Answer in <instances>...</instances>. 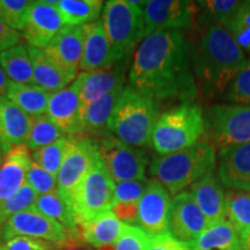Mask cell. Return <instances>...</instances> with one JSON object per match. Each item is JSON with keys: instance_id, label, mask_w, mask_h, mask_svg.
Returning <instances> with one entry per match:
<instances>
[{"instance_id": "obj_15", "label": "cell", "mask_w": 250, "mask_h": 250, "mask_svg": "<svg viewBox=\"0 0 250 250\" xmlns=\"http://www.w3.org/2000/svg\"><path fill=\"white\" fill-rule=\"evenodd\" d=\"M57 1H33L22 29L28 45L44 50L59 30L64 27L61 14L56 8Z\"/></svg>"}, {"instance_id": "obj_18", "label": "cell", "mask_w": 250, "mask_h": 250, "mask_svg": "<svg viewBox=\"0 0 250 250\" xmlns=\"http://www.w3.org/2000/svg\"><path fill=\"white\" fill-rule=\"evenodd\" d=\"M85 44V27L64 26L43 50L62 68L78 76Z\"/></svg>"}, {"instance_id": "obj_12", "label": "cell", "mask_w": 250, "mask_h": 250, "mask_svg": "<svg viewBox=\"0 0 250 250\" xmlns=\"http://www.w3.org/2000/svg\"><path fill=\"white\" fill-rule=\"evenodd\" d=\"M144 39L164 30H188L192 23L189 1L183 0H151L143 7Z\"/></svg>"}, {"instance_id": "obj_5", "label": "cell", "mask_w": 250, "mask_h": 250, "mask_svg": "<svg viewBox=\"0 0 250 250\" xmlns=\"http://www.w3.org/2000/svg\"><path fill=\"white\" fill-rule=\"evenodd\" d=\"M204 115L193 102L181 103L159 116L152 133L151 146L159 155L179 152L201 140Z\"/></svg>"}, {"instance_id": "obj_17", "label": "cell", "mask_w": 250, "mask_h": 250, "mask_svg": "<svg viewBox=\"0 0 250 250\" xmlns=\"http://www.w3.org/2000/svg\"><path fill=\"white\" fill-rule=\"evenodd\" d=\"M218 177L228 189L250 192V143L219 151Z\"/></svg>"}, {"instance_id": "obj_27", "label": "cell", "mask_w": 250, "mask_h": 250, "mask_svg": "<svg viewBox=\"0 0 250 250\" xmlns=\"http://www.w3.org/2000/svg\"><path fill=\"white\" fill-rule=\"evenodd\" d=\"M189 246L191 250H243L242 237L226 219L206 227Z\"/></svg>"}, {"instance_id": "obj_43", "label": "cell", "mask_w": 250, "mask_h": 250, "mask_svg": "<svg viewBox=\"0 0 250 250\" xmlns=\"http://www.w3.org/2000/svg\"><path fill=\"white\" fill-rule=\"evenodd\" d=\"M61 247L62 246L27 236H15L0 243V250H61Z\"/></svg>"}, {"instance_id": "obj_51", "label": "cell", "mask_w": 250, "mask_h": 250, "mask_svg": "<svg viewBox=\"0 0 250 250\" xmlns=\"http://www.w3.org/2000/svg\"><path fill=\"white\" fill-rule=\"evenodd\" d=\"M1 161H2V158H0V165H1Z\"/></svg>"}, {"instance_id": "obj_26", "label": "cell", "mask_w": 250, "mask_h": 250, "mask_svg": "<svg viewBox=\"0 0 250 250\" xmlns=\"http://www.w3.org/2000/svg\"><path fill=\"white\" fill-rule=\"evenodd\" d=\"M125 225L112 211L103 212L80 227L83 229L81 236L83 241L96 249L114 246L124 230Z\"/></svg>"}, {"instance_id": "obj_33", "label": "cell", "mask_w": 250, "mask_h": 250, "mask_svg": "<svg viewBox=\"0 0 250 250\" xmlns=\"http://www.w3.org/2000/svg\"><path fill=\"white\" fill-rule=\"evenodd\" d=\"M72 138L73 136H62L48 146L31 151V160L50 174L57 176L62 161L71 147Z\"/></svg>"}, {"instance_id": "obj_45", "label": "cell", "mask_w": 250, "mask_h": 250, "mask_svg": "<svg viewBox=\"0 0 250 250\" xmlns=\"http://www.w3.org/2000/svg\"><path fill=\"white\" fill-rule=\"evenodd\" d=\"M20 33L12 29L0 19V52L5 51L12 46L20 44Z\"/></svg>"}, {"instance_id": "obj_46", "label": "cell", "mask_w": 250, "mask_h": 250, "mask_svg": "<svg viewBox=\"0 0 250 250\" xmlns=\"http://www.w3.org/2000/svg\"><path fill=\"white\" fill-rule=\"evenodd\" d=\"M111 211L123 223L129 225L137 224L138 204H115Z\"/></svg>"}, {"instance_id": "obj_22", "label": "cell", "mask_w": 250, "mask_h": 250, "mask_svg": "<svg viewBox=\"0 0 250 250\" xmlns=\"http://www.w3.org/2000/svg\"><path fill=\"white\" fill-rule=\"evenodd\" d=\"M190 192L199 210L204 214L208 226L225 220V196L223 183L213 171L208 173L191 184Z\"/></svg>"}, {"instance_id": "obj_30", "label": "cell", "mask_w": 250, "mask_h": 250, "mask_svg": "<svg viewBox=\"0 0 250 250\" xmlns=\"http://www.w3.org/2000/svg\"><path fill=\"white\" fill-rule=\"evenodd\" d=\"M103 2L100 0H59L56 8L64 26H85L98 21Z\"/></svg>"}, {"instance_id": "obj_7", "label": "cell", "mask_w": 250, "mask_h": 250, "mask_svg": "<svg viewBox=\"0 0 250 250\" xmlns=\"http://www.w3.org/2000/svg\"><path fill=\"white\" fill-rule=\"evenodd\" d=\"M115 186L116 182L99 154L72 198V208L80 227L103 212L112 210Z\"/></svg>"}, {"instance_id": "obj_10", "label": "cell", "mask_w": 250, "mask_h": 250, "mask_svg": "<svg viewBox=\"0 0 250 250\" xmlns=\"http://www.w3.org/2000/svg\"><path fill=\"white\" fill-rule=\"evenodd\" d=\"M98 145L103 164L115 182L146 179L148 156L142 148L126 145L111 134L98 140Z\"/></svg>"}, {"instance_id": "obj_50", "label": "cell", "mask_w": 250, "mask_h": 250, "mask_svg": "<svg viewBox=\"0 0 250 250\" xmlns=\"http://www.w3.org/2000/svg\"><path fill=\"white\" fill-rule=\"evenodd\" d=\"M0 158H4V151H2V144L0 140Z\"/></svg>"}, {"instance_id": "obj_11", "label": "cell", "mask_w": 250, "mask_h": 250, "mask_svg": "<svg viewBox=\"0 0 250 250\" xmlns=\"http://www.w3.org/2000/svg\"><path fill=\"white\" fill-rule=\"evenodd\" d=\"M15 236L33 237L61 246L66 245L71 239L58 221L34 210L20 212L0 226V243Z\"/></svg>"}, {"instance_id": "obj_25", "label": "cell", "mask_w": 250, "mask_h": 250, "mask_svg": "<svg viewBox=\"0 0 250 250\" xmlns=\"http://www.w3.org/2000/svg\"><path fill=\"white\" fill-rule=\"evenodd\" d=\"M123 89L124 87L115 89L114 92L90 103L87 107L81 123V134H83V137L92 136L104 138L110 134L108 131V123Z\"/></svg>"}, {"instance_id": "obj_48", "label": "cell", "mask_w": 250, "mask_h": 250, "mask_svg": "<svg viewBox=\"0 0 250 250\" xmlns=\"http://www.w3.org/2000/svg\"><path fill=\"white\" fill-rule=\"evenodd\" d=\"M243 250H250V229L242 236Z\"/></svg>"}, {"instance_id": "obj_3", "label": "cell", "mask_w": 250, "mask_h": 250, "mask_svg": "<svg viewBox=\"0 0 250 250\" xmlns=\"http://www.w3.org/2000/svg\"><path fill=\"white\" fill-rule=\"evenodd\" d=\"M160 107L151 96L129 85L124 87L108 123V131L126 145L137 148L151 146L152 133Z\"/></svg>"}, {"instance_id": "obj_41", "label": "cell", "mask_w": 250, "mask_h": 250, "mask_svg": "<svg viewBox=\"0 0 250 250\" xmlns=\"http://www.w3.org/2000/svg\"><path fill=\"white\" fill-rule=\"evenodd\" d=\"M151 236L134 225L126 224L114 245L115 250H148Z\"/></svg>"}, {"instance_id": "obj_29", "label": "cell", "mask_w": 250, "mask_h": 250, "mask_svg": "<svg viewBox=\"0 0 250 250\" xmlns=\"http://www.w3.org/2000/svg\"><path fill=\"white\" fill-rule=\"evenodd\" d=\"M30 210L39 212L45 217L58 221L67 230L70 237L77 239L79 235L80 226L77 220L76 213H74L73 208L58 195L57 190L51 193L39 196Z\"/></svg>"}, {"instance_id": "obj_35", "label": "cell", "mask_w": 250, "mask_h": 250, "mask_svg": "<svg viewBox=\"0 0 250 250\" xmlns=\"http://www.w3.org/2000/svg\"><path fill=\"white\" fill-rule=\"evenodd\" d=\"M226 29L241 48L246 57L250 58V0L242 1Z\"/></svg>"}, {"instance_id": "obj_24", "label": "cell", "mask_w": 250, "mask_h": 250, "mask_svg": "<svg viewBox=\"0 0 250 250\" xmlns=\"http://www.w3.org/2000/svg\"><path fill=\"white\" fill-rule=\"evenodd\" d=\"M33 64V83L50 93L66 88L77 79V74L71 73L45 55L43 50L27 45Z\"/></svg>"}, {"instance_id": "obj_36", "label": "cell", "mask_w": 250, "mask_h": 250, "mask_svg": "<svg viewBox=\"0 0 250 250\" xmlns=\"http://www.w3.org/2000/svg\"><path fill=\"white\" fill-rule=\"evenodd\" d=\"M223 99L235 104L250 105V61L243 65L225 90Z\"/></svg>"}, {"instance_id": "obj_31", "label": "cell", "mask_w": 250, "mask_h": 250, "mask_svg": "<svg viewBox=\"0 0 250 250\" xmlns=\"http://www.w3.org/2000/svg\"><path fill=\"white\" fill-rule=\"evenodd\" d=\"M0 65L12 83H33V64L27 45L18 44L0 52Z\"/></svg>"}, {"instance_id": "obj_34", "label": "cell", "mask_w": 250, "mask_h": 250, "mask_svg": "<svg viewBox=\"0 0 250 250\" xmlns=\"http://www.w3.org/2000/svg\"><path fill=\"white\" fill-rule=\"evenodd\" d=\"M65 136L61 129L45 115L31 117V126L27 139V147L29 151L44 147Z\"/></svg>"}, {"instance_id": "obj_49", "label": "cell", "mask_w": 250, "mask_h": 250, "mask_svg": "<svg viewBox=\"0 0 250 250\" xmlns=\"http://www.w3.org/2000/svg\"><path fill=\"white\" fill-rule=\"evenodd\" d=\"M98 250H115L114 246H107V247H101V248H99Z\"/></svg>"}, {"instance_id": "obj_47", "label": "cell", "mask_w": 250, "mask_h": 250, "mask_svg": "<svg viewBox=\"0 0 250 250\" xmlns=\"http://www.w3.org/2000/svg\"><path fill=\"white\" fill-rule=\"evenodd\" d=\"M9 83H11V80L6 76L5 71L2 70L1 65H0V96H6V92H7Z\"/></svg>"}, {"instance_id": "obj_19", "label": "cell", "mask_w": 250, "mask_h": 250, "mask_svg": "<svg viewBox=\"0 0 250 250\" xmlns=\"http://www.w3.org/2000/svg\"><path fill=\"white\" fill-rule=\"evenodd\" d=\"M83 27L85 44L80 62L81 71L90 73L94 71L107 70L120 62L114 54L101 19L93 23L85 24Z\"/></svg>"}, {"instance_id": "obj_38", "label": "cell", "mask_w": 250, "mask_h": 250, "mask_svg": "<svg viewBox=\"0 0 250 250\" xmlns=\"http://www.w3.org/2000/svg\"><path fill=\"white\" fill-rule=\"evenodd\" d=\"M31 4L27 0H0V19L12 29L22 31Z\"/></svg>"}, {"instance_id": "obj_32", "label": "cell", "mask_w": 250, "mask_h": 250, "mask_svg": "<svg viewBox=\"0 0 250 250\" xmlns=\"http://www.w3.org/2000/svg\"><path fill=\"white\" fill-rule=\"evenodd\" d=\"M225 214L240 236L245 235L250 229V192L228 190L225 196Z\"/></svg>"}, {"instance_id": "obj_2", "label": "cell", "mask_w": 250, "mask_h": 250, "mask_svg": "<svg viewBox=\"0 0 250 250\" xmlns=\"http://www.w3.org/2000/svg\"><path fill=\"white\" fill-rule=\"evenodd\" d=\"M248 58L226 28L208 24L191 51V64L196 83L206 98L223 96L227 86L241 70Z\"/></svg>"}, {"instance_id": "obj_13", "label": "cell", "mask_w": 250, "mask_h": 250, "mask_svg": "<svg viewBox=\"0 0 250 250\" xmlns=\"http://www.w3.org/2000/svg\"><path fill=\"white\" fill-rule=\"evenodd\" d=\"M170 204V195L167 189L158 180H149L138 203V227L149 236L169 233Z\"/></svg>"}, {"instance_id": "obj_39", "label": "cell", "mask_w": 250, "mask_h": 250, "mask_svg": "<svg viewBox=\"0 0 250 250\" xmlns=\"http://www.w3.org/2000/svg\"><path fill=\"white\" fill-rule=\"evenodd\" d=\"M205 13L213 19V23H218L224 28L228 26L234 15L240 8L242 1L239 0H211L199 2Z\"/></svg>"}, {"instance_id": "obj_23", "label": "cell", "mask_w": 250, "mask_h": 250, "mask_svg": "<svg viewBox=\"0 0 250 250\" xmlns=\"http://www.w3.org/2000/svg\"><path fill=\"white\" fill-rule=\"evenodd\" d=\"M31 126V117L9 101L0 96V140L4 155L15 146L24 145Z\"/></svg>"}, {"instance_id": "obj_42", "label": "cell", "mask_w": 250, "mask_h": 250, "mask_svg": "<svg viewBox=\"0 0 250 250\" xmlns=\"http://www.w3.org/2000/svg\"><path fill=\"white\" fill-rule=\"evenodd\" d=\"M147 179L133 180L118 182L115 186V204H138L146 188L148 186ZM114 208V206H112Z\"/></svg>"}, {"instance_id": "obj_6", "label": "cell", "mask_w": 250, "mask_h": 250, "mask_svg": "<svg viewBox=\"0 0 250 250\" xmlns=\"http://www.w3.org/2000/svg\"><path fill=\"white\" fill-rule=\"evenodd\" d=\"M101 21L117 61L129 59L144 37L142 6L129 0H110L103 6Z\"/></svg>"}, {"instance_id": "obj_52", "label": "cell", "mask_w": 250, "mask_h": 250, "mask_svg": "<svg viewBox=\"0 0 250 250\" xmlns=\"http://www.w3.org/2000/svg\"><path fill=\"white\" fill-rule=\"evenodd\" d=\"M87 250H89V249H87Z\"/></svg>"}, {"instance_id": "obj_21", "label": "cell", "mask_w": 250, "mask_h": 250, "mask_svg": "<svg viewBox=\"0 0 250 250\" xmlns=\"http://www.w3.org/2000/svg\"><path fill=\"white\" fill-rule=\"evenodd\" d=\"M31 162L26 144L15 146L4 155L0 165V204L12 198L26 184Z\"/></svg>"}, {"instance_id": "obj_16", "label": "cell", "mask_w": 250, "mask_h": 250, "mask_svg": "<svg viewBox=\"0 0 250 250\" xmlns=\"http://www.w3.org/2000/svg\"><path fill=\"white\" fill-rule=\"evenodd\" d=\"M208 227L204 214L190 191H182L174 196L170 204L169 233L181 241L190 243L201 235Z\"/></svg>"}, {"instance_id": "obj_20", "label": "cell", "mask_w": 250, "mask_h": 250, "mask_svg": "<svg viewBox=\"0 0 250 250\" xmlns=\"http://www.w3.org/2000/svg\"><path fill=\"white\" fill-rule=\"evenodd\" d=\"M129 59H124L107 70L94 71L85 73L80 92L81 110L83 112L90 103L98 101L115 89L124 87L125 73H126Z\"/></svg>"}, {"instance_id": "obj_14", "label": "cell", "mask_w": 250, "mask_h": 250, "mask_svg": "<svg viewBox=\"0 0 250 250\" xmlns=\"http://www.w3.org/2000/svg\"><path fill=\"white\" fill-rule=\"evenodd\" d=\"M85 73L81 72L66 88L56 92L49 100L46 116L66 136H80L83 123L80 92Z\"/></svg>"}, {"instance_id": "obj_37", "label": "cell", "mask_w": 250, "mask_h": 250, "mask_svg": "<svg viewBox=\"0 0 250 250\" xmlns=\"http://www.w3.org/2000/svg\"><path fill=\"white\" fill-rule=\"evenodd\" d=\"M37 198L39 195L27 183L24 184L12 198L0 204V226L13 215L30 210Z\"/></svg>"}, {"instance_id": "obj_44", "label": "cell", "mask_w": 250, "mask_h": 250, "mask_svg": "<svg viewBox=\"0 0 250 250\" xmlns=\"http://www.w3.org/2000/svg\"><path fill=\"white\" fill-rule=\"evenodd\" d=\"M148 250H191L188 243L181 241L170 233L151 236Z\"/></svg>"}, {"instance_id": "obj_9", "label": "cell", "mask_w": 250, "mask_h": 250, "mask_svg": "<svg viewBox=\"0 0 250 250\" xmlns=\"http://www.w3.org/2000/svg\"><path fill=\"white\" fill-rule=\"evenodd\" d=\"M100 154L98 140L89 137L73 136L61 169L57 174L58 195L72 208V198L81 181L88 173Z\"/></svg>"}, {"instance_id": "obj_28", "label": "cell", "mask_w": 250, "mask_h": 250, "mask_svg": "<svg viewBox=\"0 0 250 250\" xmlns=\"http://www.w3.org/2000/svg\"><path fill=\"white\" fill-rule=\"evenodd\" d=\"M51 95L52 93L34 83H17L12 81L6 92V98L30 117L46 114Z\"/></svg>"}, {"instance_id": "obj_1", "label": "cell", "mask_w": 250, "mask_h": 250, "mask_svg": "<svg viewBox=\"0 0 250 250\" xmlns=\"http://www.w3.org/2000/svg\"><path fill=\"white\" fill-rule=\"evenodd\" d=\"M129 79L133 88L158 102H193L198 88L183 34L164 30L145 37L134 52Z\"/></svg>"}, {"instance_id": "obj_8", "label": "cell", "mask_w": 250, "mask_h": 250, "mask_svg": "<svg viewBox=\"0 0 250 250\" xmlns=\"http://www.w3.org/2000/svg\"><path fill=\"white\" fill-rule=\"evenodd\" d=\"M205 138L219 149L250 143V105L213 104L204 116Z\"/></svg>"}, {"instance_id": "obj_40", "label": "cell", "mask_w": 250, "mask_h": 250, "mask_svg": "<svg viewBox=\"0 0 250 250\" xmlns=\"http://www.w3.org/2000/svg\"><path fill=\"white\" fill-rule=\"evenodd\" d=\"M26 183L39 196L51 193L57 190V176L43 169L35 162H31L26 176Z\"/></svg>"}, {"instance_id": "obj_4", "label": "cell", "mask_w": 250, "mask_h": 250, "mask_svg": "<svg viewBox=\"0 0 250 250\" xmlns=\"http://www.w3.org/2000/svg\"><path fill=\"white\" fill-rule=\"evenodd\" d=\"M215 164L214 145L201 139L179 152L155 156L149 166V174L167 189L169 195L176 196L204 175L213 171Z\"/></svg>"}]
</instances>
